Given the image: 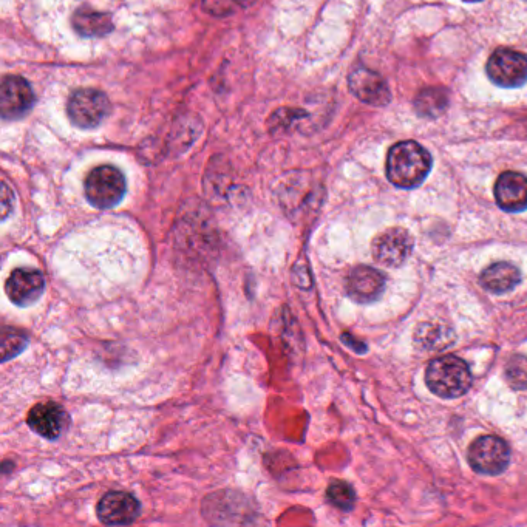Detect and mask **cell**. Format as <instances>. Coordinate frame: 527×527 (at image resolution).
Listing matches in <instances>:
<instances>
[{"label": "cell", "instance_id": "obj_22", "mask_svg": "<svg viewBox=\"0 0 527 527\" xmlns=\"http://www.w3.org/2000/svg\"><path fill=\"white\" fill-rule=\"evenodd\" d=\"M27 347V337L19 331L5 328L2 334V361H10L11 357L17 356Z\"/></svg>", "mask_w": 527, "mask_h": 527}, {"label": "cell", "instance_id": "obj_13", "mask_svg": "<svg viewBox=\"0 0 527 527\" xmlns=\"http://www.w3.org/2000/svg\"><path fill=\"white\" fill-rule=\"evenodd\" d=\"M351 93L365 104L374 107L387 106L391 101L390 89L387 82L379 73L370 68L357 67L348 78Z\"/></svg>", "mask_w": 527, "mask_h": 527}, {"label": "cell", "instance_id": "obj_14", "mask_svg": "<svg viewBox=\"0 0 527 527\" xmlns=\"http://www.w3.org/2000/svg\"><path fill=\"white\" fill-rule=\"evenodd\" d=\"M498 208L510 214L527 211V177L520 172H504L495 183Z\"/></svg>", "mask_w": 527, "mask_h": 527}, {"label": "cell", "instance_id": "obj_3", "mask_svg": "<svg viewBox=\"0 0 527 527\" xmlns=\"http://www.w3.org/2000/svg\"><path fill=\"white\" fill-rule=\"evenodd\" d=\"M84 191L85 198L93 208L106 211V209L115 208L123 201L127 191L126 177L118 167L104 164V166L95 167L87 175Z\"/></svg>", "mask_w": 527, "mask_h": 527}, {"label": "cell", "instance_id": "obj_2", "mask_svg": "<svg viewBox=\"0 0 527 527\" xmlns=\"http://www.w3.org/2000/svg\"><path fill=\"white\" fill-rule=\"evenodd\" d=\"M425 384L439 398H461L472 387V371L461 357L453 354L436 357L425 370Z\"/></svg>", "mask_w": 527, "mask_h": 527}, {"label": "cell", "instance_id": "obj_11", "mask_svg": "<svg viewBox=\"0 0 527 527\" xmlns=\"http://www.w3.org/2000/svg\"><path fill=\"white\" fill-rule=\"evenodd\" d=\"M34 106V93L27 79L21 76H5L0 85V112L5 119H17L27 115Z\"/></svg>", "mask_w": 527, "mask_h": 527}, {"label": "cell", "instance_id": "obj_1", "mask_svg": "<svg viewBox=\"0 0 527 527\" xmlns=\"http://www.w3.org/2000/svg\"><path fill=\"white\" fill-rule=\"evenodd\" d=\"M432 155L416 141H401L388 150L387 178L401 189H415L432 170Z\"/></svg>", "mask_w": 527, "mask_h": 527}, {"label": "cell", "instance_id": "obj_17", "mask_svg": "<svg viewBox=\"0 0 527 527\" xmlns=\"http://www.w3.org/2000/svg\"><path fill=\"white\" fill-rule=\"evenodd\" d=\"M453 336L450 328L444 327L442 323L425 322L416 328L415 344L422 351H441L453 344Z\"/></svg>", "mask_w": 527, "mask_h": 527}, {"label": "cell", "instance_id": "obj_20", "mask_svg": "<svg viewBox=\"0 0 527 527\" xmlns=\"http://www.w3.org/2000/svg\"><path fill=\"white\" fill-rule=\"evenodd\" d=\"M327 498L334 507L348 512V510H353L354 503H356V492L345 481H334L328 486Z\"/></svg>", "mask_w": 527, "mask_h": 527}, {"label": "cell", "instance_id": "obj_6", "mask_svg": "<svg viewBox=\"0 0 527 527\" xmlns=\"http://www.w3.org/2000/svg\"><path fill=\"white\" fill-rule=\"evenodd\" d=\"M490 81L503 89H518L527 82V58L520 51L498 48L487 61Z\"/></svg>", "mask_w": 527, "mask_h": 527}, {"label": "cell", "instance_id": "obj_19", "mask_svg": "<svg viewBox=\"0 0 527 527\" xmlns=\"http://www.w3.org/2000/svg\"><path fill=\"white\" fill-rule=\"evenodd\" d=\"M507 385L517 391L527 390V357L517 354L510 357L504 368Z\"/></svg>", "mask_w": 527, "mask_h": 527}, {"label": "cell", "instance_id": "obj_24", "mask_svg": "<svg viewBox=\"0 0 527 527\" xmlns=\"http://www.w3.org/2000/svg\"><path fill=\"white\" fill-rule=\"evenodd\" d=\"M464 2H481V0H464Z\"/></svg>", "mask_w": 527, "mask_h": 527}, {"label": "cell", "instance_id": "obj_4", "mask_svg": "<svg viewBox=\"0 0 527 527\" xmlns=\"http://www.w3.org/2000/svg\"><path fill=\"white\" fill-rule=\"evenodd\" d=\"M467 461L470 467L480 475H501L509 467V444L498 436H480L470 444Z\"/></svg>", "mask_w": 527, "mask_h": 527}, {"label": "cell", "instance_id": "obj_18", "mask_svg": "<svg viewBox=\"0 0 527 527\" xmlns=\"http://www.w3.org/2000/svg\"><path fill=\"white\" fill-rule=\"evenodd\" d=\"M449 92L439 87H429L418 93L415 109L422 118H438L449 107Z\"/></svg>", "mask_w": 527, "mask_h": 527}, {"label": "cell", "instance_id": "obj_12", "mask_svg": "<svg viewBox=\"0 0 527 527\" xmlns=\"http://www.w3.org/2000/svg\"><path fill=\"white\" fill-rule=\"evenodd\" d=\"M387 286V277L371 266H357L347 279V293L353 302L370 305L381 299Z\"/></svg>", "mask_w": 527, "mask_h": 527}, {"label": "cell", "instance_id": "obj_10", "mask_svg": "<svg viewBox=\"0 0 527 527\" xmlns=\"http://www.w3.org/2000/svg\"><path fill=\"white\" fill-rule=\"evenodd\" d=\"M27 424L42 438L55 441L68 429L70 416L65 412V408L56 402H42L31 408L27 416Z\"/></svg>", "mask_w": 527, "mask_h": 527}, {"label": "cell", "instance_id": "obj_21", "mask_svg": "<svg viewBox=\"0 0 527 527\" xmlns=\"http://www.w3.org/2000/svg\"><path fill=\"white\" fill-rule=\"evenodd\" d=\"M255 0H203V10L211 16L225 17L249 7Z\"/></svg>", "mask_w": 527, "mask_h": 527}, {"label": "cell", "instance_id": "obj_5", "mask_svg": "<svg viewBox=\"0 0 527 527\" xmlns=\"http://www.w3.org/2000/svg\"><path fill=\"white\" fill-rule=\"evenodd\" d=\"M67 113L75 126L95 129L109 116L110 101L106 93L99 90H78L68 99Z\"/></svg>", "mask_w": 527, "mask_h": 527}, {"label": "cell", "instance_id": "obj_16", "mask_svg": "<svg viewBox=\"0 0 527 527\" xmlns=\"http://www.w3.org/2000/svg\"><path fill=\"white\" fill-rule=\"evenodd\" d=\"M73 27L84 38H102L113 31L112 16L109 13L81 7L73 14Z\"/></svg>", "mask_w": 527, "mask_h": 527}, {"label": "cell", "instance_id": "obj_8", "mask_svg": "<svg viewBox=\"0 0 527 527\" xmlns=\"http://www.w3.org/2000/svg\"><path fill=\"white\" fill-rule=\"evenodd\" d=\"M44 291L45 279L38 269L16 268L5 282L8 299L19 308L34 305L41 299Z\"/></svg>", "mask_w": 527, "mask_h": 527}, {"label": "cell", "instance_id": "obj_15", "mask_svg": "<svg viewBox=\"0 0 527 527\" xmlns=\"http://www.w3.org/2000/svg\"><path fill=\"white\" fill-rule=\"evenodd\" d=\"M521 282V271L509 262H498L481 272L480 283L492 294H506Z\"/></svg>", "mask_w": 527, "mask_h": 527}, {"label": "cell", "instance_id": "obj_7", "mask_svg": "<svg viewBox=\"0 0 527 527\" xmlns=\"http://www.w3.org/2000/svg\"><path fill=\"white\" fill-rule=\"evenodd\" d=\"M415 248V240L407 229L391 228L374 238L373 257L385 268H399L407 262Z\"/></svg>", "mask_w": 527, "mask_h": 527}, {"label": "cell", "instance_id": "obj_23", "mask_svg": "<svg viewBox=\"0 0 527 527\" xmlns=\"http://www.w3.org/2000/svg\"><path fill=\"white\" fill-rule=\"evenodd\" d=\"M11 204H13V194H11L10 189H8V184H2V218L8 217V212H10Z\"/></svg>", "mask_w": 527, "mask_h": 527}, {"label": "cell", "instance_id": "obj_9", "mask_svg": "<svg viewBox=\"0 0 527 527\" xmlns=\"http://www.w3.org/2000/svg\"><path fill=\"white\" fill-rule=\"evenodd\" d=\"M96 514L107 526H127L140 517L141 504L132 493L113 490L99 500Z\"/></svg>", "mask_w": 527, "mask_h": 527}]
</instances>
